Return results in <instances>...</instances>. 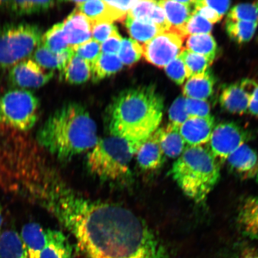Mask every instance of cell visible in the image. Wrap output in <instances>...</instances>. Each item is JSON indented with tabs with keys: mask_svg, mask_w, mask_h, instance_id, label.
<instances>
[{
	"mask_svg": "<svg viewBox=\"0 0 258 258\" xmlns=\"http://www.w3.org/2000/svg\"><path fill=\"white\" fill-rule=\"evenodd\" d=\"M46 195L48 209L73 235L83 258H170L146 222L128 209L86 199L60 182Z\"/></svg>",
	"mask_w": 258,
	"mask_h": 258,
	"instance_id": "1",
	"label": "cell"
},
{
	"mask_svg": "<svg viewBox=\"0 0 258 258\" xmlns=\"http://www.w3.org/2000/svg\"><path fill=\"white\" fill-rule=\"evenodd\" d=\"M163 108L162 96L153 86L125 90L108 109L109 132L140 147L159 128Z\"/></svg>",
	"mask_w": 258,
	"mask_h": 258,
	"instance_id": "2",
	"label": "cell"
},
{
	"mask_svg": "<svg viewBox=\"0 0 258 258\" xmlns=\"http://www.w3.org/2000/svg\"><path fill=\"white\" fill-rule=\"evenodd\" d=\"M38 143L58 159L67 160L95 146L96 125L82 105L70 103L47 119L37 134Z\"/></svg>",
	"mask_w": 258,
	"mask_h": 258,
	"instance_id": "3",
	"label": "cell"
},
{
	"mask_svg": "<svg viewBox=\"0 0 258 258\" xmlns=\"http://www.w3.org/2000/svg\"><path fill=\"white\" fill-rule=\"evenodd\" d=\"M171 173L183 192L201 203L218 183L220 167L208 148L188 146L173 164Z\"/></svg>",
	"mask_w": 258,
	"mask_h": 258,
	"instance_id": "4",
	"label": "cell"
},
{
	"mask_svg": "<svg viewBox=\"0 0 258 258\" xmlns=\"http://www.w3.org/2000/svg\"><path fill=\"white\" fill-rule=\"evenodd\" d=\"M139 145L124 139L113 136L99 140L87 160L93 175L104 180H119L129 172V164Z\"/></svg>",
	"mask_w": 258,
	"mask_h": 258,
	"instance_id": "5",
	"label": "cell"
},
{
	"mask_svg": "<svg viewBox=\"0 0 258 258\" xmlns=\"http://www.w3.org/2000/svg\"><path fill=\"white\" fill-rule=\"evenodd\" d=\"M42 31L26 22L6 24L0 28V72L10 70L31 55L41 43Z\"/></svg>",
	"mask_w": 258,
	"mask_h": 258,
	"instance_id": "6",
	"label": "cell"
},
{
	"mask_svg": "<svg viewBox=\"0 0 258 258\" xmlns=\"http://www.w3.org/2000/svg\"><path fill=\"white\" fill-rule=\"evenodd\" d=\"M39 101L28 90L13 89L0 93V124L19 132L34 126L38 117Z\"/></svg>",
	"mask_w": 258,
	"mask_h": 258,
	"instance_id": "7",
	"label": "cell"
},
{
	"mask_svg": "<svg viewBox=\"0 0 258 258\" xmlns=\"http://www.w3.org/2000/svg\"><path fill=\"white\" fill-rule=\"evenodd\" d=\"M183 39L184 37L172 29L161 32L142 45L143 56L153 66L164 68L182 52Z\"/></svg>",
	"mask_w": 258,
	"mask_h": 258,
	"instance_id": "8",
	"label": "cell"
},
{
	"mask_svg": "<svg viewBox=\"0 0 258 258\" xmlns=\"http://www.w3.org/2000/svg\"><path fill=\"white\" fill-rule=\"evenodd\" d=\"M249 140V134L239 125L233 122H222L213 130L209 142L210 150L217 160L226 161Z\"/></svg>",
	"mask_w": 258,
	"mask_h": 258,
	"instance_id": "9",
	"label": "cell"
},
{
	"mask_svg": "<svg viewBox=\"0 0 258 258\" xmlns=\"http://www.w3.org/2000/svg\"><path fill=\"white\" fill-rule=\"evenodd\" d=\"M53 72H46L32 59H25L11 68L9 81L18 89H36L46 85L53 78Z\"/></svg>",
	"mask_w": 258,
	"mask_h": 258,
	"instance_id": "10",
	"label": "cell"
},
{
	"mask_svg": "<svg viewBox=\"0 0 258 258\" xmlns=\"http://www.w3.org/2000/svg\"><path fill=\"white\" fill-rule=\"evenodd\" d=\"M226 161L234 175L242 179L258 182V153L249 145H242Z\"/></svg>",
	"mask_w": 258,
	"mask_h": 258,
	"instance_id": "11",
	"label": "cell"
},
{
	"mask_svg": "<svg viewBox=\"0 0 258 258\" xmlns=\"http://www.w3.org/2000/svg\"><path fill=\"white\" fill-rule=\"evenodd\" d=\"M214 117H189L180 125L179 131L190 147L202 146L210 141L215 127Z\"/></svg>",
	"mask_w": 258,
	"mask_h": 258,
	"instance_id": "12",
	"label": "cell"
},
{
	"mask_svg": "<svg viewBox=\"0 0 258 258\" xmlns=\"http://www.w3.org/2000/svg\"><path fill=\"white\" fill-rule=\"evenodd\" d=\"M160 128L142 143L137 151V159L141 169L153 171L160 168L165 156L160 144Z\"/></svg>",
	"mask_w": 258,
	"mask_h": 258,
	"instance_id": "13",
	"label": "cell"
},
{
	"mask_svg": "<svg viewBox=\"0 0 258 258\" xmlns=\"http://www.w3.org/2000/svg\"><path fill=\"white\" fill-rule=\"evenodd\" d=\"M63 30L70 47L85 43L91 39V22L76 9L62 22Z\"/></svg>",
	"mask_w": 258,
	"mask_h": 258,
	"instance_id": "14",
	"label": "cell"
},
{
	"mask_svg": "<svg viewBox=\"0 0 258 258\" xmlns=\"http://www.w3.org/2000/svg\"><path fill=\"white\" fill-rule=\"evenodd\" d=\"M127 16L137 20L150 22L164 31L169 30L170 29L165 14L158 2L150 0L138 1L128 12Z\"/></svg>",
	"mask_w": 258,
	"mask_h": 258,
	"instance_id": "15",
	"label": "cell"
},
{
	"mask_svg": "<svg viewBox=\"0 0 258 258\" xmlns=\"http://www.w3.org/2000/svg\"><path fill=\"white\" fill-rule=\"evenodd\" d=\"M251 95L240 83L233 84L222 91L219 98L222 108L232 114H243L248 111Z\"/></svg>",
	"mask_w": 258,
	"mask_h": 258,
	"instance_id": "16",
	"label": "cell"
},
{
	"mask_svg": "<svg viewBox=\"0 0 258 258\" xmlns=\"http://www.w3.org/2000/svg\"><path fill=\"white\" fill-rule=\"evenodd\" d=\"M158 3L165 14L170 29L180 34V31L192 14L194 1H160Z\"/></svg>",
	"mask_w": 258,
	"mask_h": 258,
	"instance_id": "17",
	"label": "cell"
},
{
	"mask_svg": "<svg viewBox=\"0 0 258 258\" xmlns=\"http://www.w3.org/2000/svg\"><path fill=\"white\" fill-rule=\"evenodd\" d=\"M237 223L244 235L258 240V196L249 197L242 203Z\"/></svg>",
	"mask_w": 258,
	"mask_h": 258,
	"instance_id": "18",
	"label": "cell"
},
{
	"mask_svg": "<svg viewBox=\"0 0 258 258\" xmlns=\"http://www.w3.org/2000/svg\"><path fill=\"white\" fill-rule=\"evenodd\" d=\"M20 235L28 258H40L46 244V230L40 224L32 222L23 226Z\"/></svg>",
	"mask_w": 258,
	"mask_h": 258,
	"instance_id": "19",
	"label": "cell"
},
{
	"mask_svg": "<svg viewBox=\"0 0 258 258\" xmlns=\"http://www.w3.org/2000/svg\"><path fill=\"white\" fill-rule=\"evenodd\" d=\"M74 53L70 47L62 53H54L41 43L34 51L33 60L44 70H59L62 73Z\"/></svg>",
	"mask_w": 258,
	"mask_h": 258,
	"instance_id": "20",
	"label": "cell"
},
{
	"mask_svg": "<svg viewBox=\"0 0 258 258\" xmlns=\"http://www.w3.org/2000/svg\"><path fill=\"white\" fill-rule=\"evenodd\" d=\"M46 238L40 258H72V244L62 232L46 230Z\"/></svg>",
	"mask_w": 258,
	"mask_h": 258,
	"instance_id": "21",
	"label": "cell"
},
{
	"mask_svg": "<svg viewBox=\"0 0 258 258\" xmlns=\"http://www.w3.org/2000/svg\"><path fill=\"white\" fill-rule=\"evenodd\" d=\"M160 144L164 156L171 159L178 158L186 148L179 127L170 123L160 128Z\"/></svg>",
	"mask_w": 258,
	"mask_h": 258,
	"instance_id": "22",
	"label": "cell"
},
{
	"mask_svg": "<svg viewBox=\"0 0 258 258\" xmlns=\"http://www.w3.org/2000/svg\"><path fill=\"white\" fill-rule=\"evenodd\" d=\"M215 80L211 72L208 71L202 75L188 79L183 88V95L186 98L205 100L214 92Z\"/></svg>",
	"mask_w": 258,
	"mask_h": 258,
	"instance_id": "23",
	"label": "cell"
},
{
	"mask_svg": "<svg viewBox=\"0 0 258 258\" xmlns=\"http://www.w3.org/2000/svg\"><path fill=\"white\" fill-rule=\"evenodd\" d=\"M53 1H0V8L11 15L21 16L38 14L52 8Z\"/></svg>",
	"mask_w": 258,
	"mask_h": 258,
	"instance_id": "24",
	"label": "cell"
},
{
	"mask_svg": "<svg viewBox=\"0 0 258 258\" xmlns=\"http://www.w3.org/2000/svg\"><path fill=\"white\" fill-rule=\"evenodd\" d=\"M0 258H28L21 235L13 229L0 233Z\"/></svg>",
	"mask_w": 258,
	"mask_h": 258,
	"instance_id": "25",
	"label": "cell"
},
{
	"mask_svg": "<svg viewBox=\"0 0 258 258\" xmlns=\"http://www.w3.org/2000/svg\"><path fill=\"white\" fill-rule=\"evenodd\" d=\"M62 74L67 82L73 85H80L88 82L92 77L91 66L74 53Z\"/></svg>",
	"mask_w": 258,
	"mask_h": 258,
	"instance_id": "26",
	"label": "cell"
},
{
	"mask_svg": "<svg viewBox=\"0 0 258 258\" xmlns=\"http://www.w3.org/2000/svg\"><path fill=\"white\" fill-rule=\"evenodd\" d=\"M77 10L91 22L92 25L99 22L114 21L109 6L105 1L92 0V1L75 2Z\"/></svg>",
	"mask_w": 258,
	"mask_h": 258,
	"instance_id": "27",
	"label": "cell"
},
{
	"mask_svg": "<svg viewBox=\"0 0 258 258\" xmlns=\"http://www.w3.org/2000/svg\"><path fill=\"white\" fill-rule=\"evenodd\" d=\"M123 64L117 54L101 53L91 66L93 82H97L120 72Z\"/></svg>",
	"mask_w": 258,
	"mask_h": 258,
	"instance_id": "28",
	"label": "cell"
},
{
	"mask_svg": "<svg viewBox=\"0 0 258 258\" xmlns=\"http://www.w3.org/2000/svg\"><path fill=\"white\" fill-rule=\"evenodd\" d=\"M125 26L131 37L138 43L143 44L152 40L160 32L164 31L160 27L150 22L137 20L127 16Z\"/></svg>",
	"mask_w": 258,
	"mask_h": 258,
	"instance_id": "29",
	"label": "cell"
},
{
	"mask_svg": "<svg viewBox=\"0 0 258 258\" xmlns=\"http://www.w3.org/2000/svg\"><path fill=\"white\" fill-rule=\"evenodd\" d=\"M187 49L208 58L214 62L217 52V44L211 34L189 35L186 42Z\"/></svg>",
	"mask_w": 258,
	"mask_h": 258,
	"instance_id": "30",
	"label": "cell"
},
{
	"mask_svg": "<svg viewBox=\"0 0 258 258\" xmlns=\"http://www.w3.org/2000/svg\"><path fill=\"white\" fill-rule=\"evenodd\" d=\"M258 23L256 22L227 19L225 24L226 31L229 36L238 43H244L249 41L253 37Z\"/></svg>",
	"mask_w": 258,
	"mask_h": 258,
	"instance_id": "31",
	"label": "cell"
},
{
	"mask_svg": "<svg viewBox=\"0 0 258 258\" xmlns=\"http://www.w3.org/2000/svg\"><path fill=\"white\" fill-rule=\"evenodd\" d=\"M179 57L185 64L188 79L205 74L212 63L208 58L188 49L183 50Z\"/></svg>",
	"mask_w": 258,
	"mask_h": 258,
	"instance_id": "32",
	"label": "cell"
},
{
	"mask_svg": "<svg viewBox=\"0 0 258 258\" xmlns=\"http://www.w3.org/2000/svg\"><path fill=\"white\" fill-rule=\"evenodd\" d=\"M41 44L54 53H60L70 47L63 30L62 23L56 24L42 36Z\"/></svg>",
	"mask_w": 258,
	"mask_h": 258,
	"instance_id": "33",
	"label": "cell"
},
{
	"mask_svg": "<svg viewBox=\"0 0 258 258\" xmlns=\"http://www.w3.org/2000/svg\"><path fill=\"white\" fill-rule=\"evenodd\" d=\"M118 56L122 64L133 66L143 56L142 45L132 38H123Z\"/></svg>",
	"mask_w": 258,
	"mask_h": 258,
	"instance_id": "34",
	"label": "cell"
},
{
	"mask_svg": "<svg viewBox=\"0 0 258 258\" xmlns=\"http://www.w3.org/2000/svg\"><path fill=\"white\" fill-rule=\"evenodd\" d=\"M213 24L197 13L193 12L191 17L180 31L183 37L187 35L211 34Z\"/></svg>",
	"mask_w": 258,
	"mask_h": 258,
	"instance_id": "35",
	"label": "cell"
},
{
	"mask_svg": "<svg viewBox=\"0 0 258 258\" xmlns=\"http://www.w3.org/2000/svg\"><path fill=\"white\" fill-rule=\"evenodd\" d=\"M227 19L258 23V8L253 4L238 5L231 10Z\"/></svg>",
	"mask_w": 258,
	"mask_h": 258,
	"instance_id": "36",
	"label": "cell"
},
{
	"mask_svg": "<svg viewBox=\"0 0 258 258\" xmlns=\"http://www.w3.org/2000/svg\"><path fill=\"white\" fill-rule=\"evenodd\" d=\"M72 48L74 53L88 62L90 66L95 62L101 53V44L92 38Z\"/></svg>",
	"mask_w": 258,
	"mask_h": 258,
	"instance_id": "37",
	"label": "cell"
},
{
	"mask_svg": "<svg viewBox=\"0 0 258 258\" xmlns=\"http://www.w3.org/2000/svg\"><path fill=\"white\" fill-rule=\"evenodd\" d=\"M186 98L180 96L175 100L169 110L170 123L179 127L189 117L185 108Z\"/></svg>",
	"mask_w": 258,
	"mask_h": 258,
	"instance_id": "38",
	"label": "cell"
},
{
	"mask_svg": "<svg viewBox=\"0 0 258 258\" xmlns=\"http://www.w3.org/2000/svg\"><path fill=\"white\" fill-rule=\"evenodd\" d=\"M185 108L189 117H206L211 115V106L205 100L186 98Z\"/></svg>",
	"mask_w": 258,
	"mask_h": 258,
	"instance_id": "39",
	"label": "cell"
},
{
	"mask_svg": "<svg viewBox=\"0 0 258 258\" xmlns=\"http://www.w3.org/2000/svg\"><path fill=\"white\" fill-rule=\"evenodd\" d=\"M164 69L167 75L177 85H181L188 79L185 64L179 56L171 61Z\"/></svg>",
	"mask_w": 258,
	"mask_h": 258,
	"instance_id": "40",
	"label": "cell"
},
{
	"mask_svg": "<svg viewBox=\"0 0 258 258\" xmlns=\"http://www.w3.org/2000/svg\"><path fill=\"white\" fill-rule=\"evenodd\" d=\"M110 8L115 21L125 20L127 15L138 1H105Z\"/></svg>",
	"mask_w": 258,
	"mask_h": 258,
	"instance_id": "41",
	"label": "cell"
},
{
	"mask_svg": "<svg viewBox=\"0 0 258 258\" xmlns=\"http://www.w3.org/2000/svg\"><path fill=\"white\" fill-rule=\"evenodd\" d=\"M115 26L109 22H99L92 24V39L102 44L111 36L112 32L116 30Z\"/></svg>",
	"mask_w": 258,
	"mask_h": 258,
	"instance_id": "42",
	"label": "cell"
},
{
	"mask_svg": "<svg viewBox=\"0 0 258 258\" xmlns=\"http://www.w3.org/2000/svg\"><path fill=\"white\" fill-rule=\"evenodd\" d=\"M122 38L116 29L111 36L101 44V53L117 54L120 51Z\"/></svg>",
	"mask_w": 258,
	"mask_h": 258,
	"instance_id": "43",
	"label": "cell"
},
{
	"mask_svg": "<svg viewBox=\"0 0 258 258\" xmlns=\"http://www.w3.org/2000/svg\"><path fill=\"white\" fill-rule=\"evenodd\" d=\"M202 16L212 24L217 23L222 18L218 13L209 6L203 4L202 1H194V11Z\"/></svg>",
	"mask_w": 258,
	"mask_h": 258,
	"instance_id": "44",
	"label": "cell"
},
{
	"mask_svg": "<svg viewBox=\"0 0 258 258\" xmlns=\"http://www.w3.org/2000/svg\"><path fill=\"white\" fill-rule=\"evenodd\" d=\"M202 3L209 8L214 9L222 18L228 11L231 5L230 1H206L202 0Z\"/></svg>",
	"mask_w": 258,
	"mask_h": 258,
	"instance_id": "45",
	"label": "cell"
},
{
	"mask_svg": "<svg viewBox=\"0 0 258 258\" xmlns=\"http://www.w3.org/2000/svg\"><path fill=\"white\" fill-rule=\"evenodd\" d=\"M250 114L258 117V85L251 93L248 111Z\"/></svg>",
	"mask_w": 258,
	"mask_h": 258,
	"instance_id": "46",
	"label": "cell"
},
{
	"mask_svg": "<svg viewBox=\"0 0 258 258\" xmlns=\"http://www.w3.org/2000/svg\"><path fill=\"white\" fill-rule=\"evenodd\" d=\"M236 258H258V250L251 247L242 248Z\"/></svg>",
	"mask_w": 258,
	"mask_h": 258,
	"instance_id": "47",
	"label": "cell"
},
{
	"mask_svg": "<svg viewBox=\"0 0 258 258\" xmlns=\"http://www.w3.org/2000/svg\"><path fill=\"white\" fill-rule=\"evenodd\" d=\"M3 208L1 204H0V228L2 227L3 222Z\"/></svg>",
	"mask_w": 258,
	"mask_h": 258,
	"instance_id": "48",
	"label": "cell"
},
{
	"mask_svg": "<svg viewBox=\"0 0 258 258\" xmlns=\"http://www.w3.org/2000/svg\"><path fill=\"white\" fill-rule=\"evenodd\" d=\"M256 6H257V8H258V2L256 3Z\"/></svg>",
	"mask_w": 258,
	"mask_h": 258,
	"instance_id": "49",
	"label": "cell"
}]
</instances>
